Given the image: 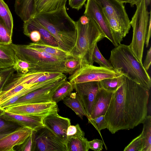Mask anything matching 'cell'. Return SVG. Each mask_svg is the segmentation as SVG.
<instances>
[{"label":"cell","mask_w":151,"mask_h":151,"mask_svg":"<svg viewBox=\"0 0 151 151\" xmlns=\"http://www.w3.org/2000/svg\"><path fill=\"white\" fill-rule=\"evenodd\" d=\"M149 91L126 78L113 92L105 116L107 129L114 134L142 124L147 116Z\"/></svg>","instance_id":"obj_1"},{"label":"cell","mask_w":151,"mask_h":151,"mask_svg":"<svg viewBox=\"0 0 151 151\" xmlns=\"http://www.w3.org/2000/svg\"><path fill=\"white\" fill-rule=\"evenodd\" d=\"M32 17L55 37L60 48L70 52L76 43L77 30L76 22L68 15L65 6L53 11L38 13Z\"/></svg>","instance_id":"obj_2"},{"label":"cell","mask_w":151,"mask_h":151,"mask_svg":"<svg viewBox=\"0 0 151 151\" xmlns=\"http://www.w3.org/2000/svg\"><path fill=\"white\" fill-rule=\"evenodd\" d=\"M109 61L114 70L149 91L150 77L129 46L120 44L111 51Z\"/></svg>","instance_id":"obj_3"},{"label":"cell","mask_w":151,"mask_h":151,"mask_svg":"<svg viewBox=\"0 0 151 151\" xmlns=\"http://www.w3.org/2000/svg\"><path fill=\"white\" fill-rule=\"evenodd\" d=\"M89 17V20L85 23H81L79 19L76 22L77 39L75 45L70 52L73 57L80 60L81 65H93L92 56L95 46L105 37L95 21Z\"/></svg>","instance_id":"obj_4"},{"label":"cell","mask_w":151,"mask_h":151,"mask_svg":"<svg viewBox=\"0 0 151 151\" xmlns=\"http://www.w3.org/2000/svg\"><path fill=\"white\" fill-rule=\"evenodd\" d=\"M10 45L19 58L30 63L33 72H59L68 74L64 65L65 59L50 54L28 45Z\"/></svg>","instance_id":"obj_5"},{"label":"cell","mask_w":151,"mask_h":151,"mask_svg":"<svg viewBox=\"0 0 151 151\" xmlns=\"http://www.w3.org/2000/svg\"><path fill=\"white\" fill-rule=\"evenodd\" d=\"M95 0L101 8L115 41L120 44L131 27L123 3L117 0Z\"/></svg>","instance_id":"obj_6"},{"label":"cell","mask_w":151,"mask_h":151,"mask_svg":"<svg viewBox=\"0 0 151 151\" xmlns=\"http://www.w3.org/2000/svg\"><path fill=\"white\" fill-rule=\"evenodd\" d=\"M136 10L130 21L133 28L132 40L129 47L141 63L150 16L145 0H140L136 5Z\"/></svg>","instance_id":"obj_7"},{"label":"cell","mask_w":151,"mask_h":151,"mask_svg":"<svg viewBox=\"0 0 151 151\" xmlns=\"http://www.w3.org/2000/svg\"><path fill=\"white\" fill-rule=\"evenodd\" d=\"M121 74L108 68L88 64L81 65L79 68L68 78L72 84L99 81L106 78L116 77Z\"/></svg>","instance_id":"obj_8"},{"label":"cell","mask_w":151,"mask_h":151,"mask_svg":"<svg viewBox=\"0 0 151 151\" xmlns=\"http://www.w3.org/2000/svg\"><path fill=\"white\" fill-rule=\"evenodd\" d=\"M67 80L65 75L56 81L32 91L23 96L9 106L32 103L52 102V97L58 88Z\"/></svg>","instance_id":"obj_9"},{"label":"cell","mask_w":151,"mask_h":151,"mask_svg":"<svg viewBox=\"0 0 151 151\" xmlns=\"http://www.w3.org/2000/svg\"><path fill=\"white\" fill-rule=\"evenodd\" d=\"M34 151H68L65 144L45 127L35 131Z\"/></svg>","instance_id":"obj_10"},{"label":"cell","mask_w":151,"mask_h":151,"mask_svg":"<svg viewBox=\"0 0 151 151\" xmlns=\"http://www.w3.org/2000/svg\"><path fill=\"white\" fill-rule=\"evenodd\" d=\"M84 14L92 18L96 22L100 30L115 46L119 45L114 38L112 32L102 12L101 8L95 0H87L84 4Z\"/></svg>","instance_id":"obj_11"},{"label":"cell","mask_w":151,"mask_h":151,"mask_svg":"<svg viewBox=\"0 0 151 151\" xmlns=\"http://www.w3.org/2000/svg\"><path fill=\"white\" fill-rule=\"evenodd\" d=\"M11 113L27 116H45L58 110L57 104L54 102L21 104L7 107L4 109Z\"/></svg>","instance_id":"obj_12"},{"label":"cell","mask_w":151,"mask_h":151,"mask_svg":"<svg viewBox=\"0 0 151 151\" xmlns=\"http://www.w3.org/2000/svg\"><path fill=\"white\" fill-rule=\"evenodd\" d=\"M58 110L54 111L45 116L43 120L44 127L51 132L62 141L66 143V132L71 125L70 119L62 117L58 112Z\"/></svg>","instance_id":"obj_13"},{"label":"cell","mask_w":151,"mask_h":151,"mask_svg":"<svg viewBox=\"0 0 151 151\" xmlns=\"http://www.w3.org/2000/svg\"><path fill=\"white\" fill-rule=\"evenodd\" d=\"M73 84L74 89L83 104L87 118H89L96 94L100 88L99 81H89Z\"/></svg>","instance_id":"obj_14"},{"label":"cell","mask_w":151,"mask_h":151,"mask_svg":"<svg viewBox=\"0 0 151 151\" xmlns=\"http://www.w3.org/2000/svg\"><path fill=\"white\" fill-rule=\"evenodd\" d=\"M45 116L23 115L0 109V118L20 127L29 128L34 131H37L44 127L43 120Z\"/></svg>","instance_id":"obj_15"},{"label":"cell","mask_w":151,"mask_h":151,"mask_svg":"<svg viewBox=\"0 0 151 151\" xmlns=\"http://www.w3.org/2000/svg\"><path fill=\"white\" fill-rule=\"evenodd\" d=\"M33 130L27 127H20L0 139V151H14V147L25 142Z\"/></svg>","instance_id":"obj_16"},{"label":"cell","mask_w":151,"mask_h":151,"mask_svg":"<svg viewBox=\"0 0 151 151\" xmlns=\"http://www.w3.org/2000/svg\"><path fill=\"white\" fill-rule=\"evenodd\" d=\"M113 92L99 88L96 94L89 118L105 115Z\"/></svg>","instance_id":"obj_17"},{"label":"cell","mask_w":151,"mask_h":151,"mask_svg":"<svg viewBox=\"0 0 151 151\" xmlns=\"http://www.w3.org/2000/svg\"><path fill=\"white\" fill-rule=\"evenodd\" d=\"M23 30V33L25 35L32 30H37L39 32L42 37L41 40L39 43H44L55 47H59L55 37L32 17L24 22Z\"/></svg>","instance_id":"obj_18"},{"label":"cell","mask_w":151,"mask_h":151,"mask_svg":"<svg viewBox=\"0 0 151 151\" xmlns=\"http://www.w3.org/2000/svg\"><path fill=\"white\" fill-rule=\"evenodd\" d=\"M63 103L72 109L81 119L87 116L83 104L76 92H71L63 100Z\"/></svg>","instance_id":"obj_19"},{"label":"cell","mask_w":151,"mask_h":151,"mask_svg":"<svg viewBox=\"0 0 151 151\" xmlns=\"http://www.w3.org/2000/svg\"><path fill=\"white\" fill-rule=\"evenodd\" d=\"M67 0H35V14L51 12L60 8L65 5Z\"/></svg>","instance_id":"obj_20"},{"label":"cell","mask_w":151,"mask_h":151,"mask_svg":"<svg viewBox=\"0 0 151 151\" xmlns=\"http://www.w3.org/2000/svg\"><path fill=\"white\" fill-rule=\"evenodd\" d=\"M15 55L10 45L0 44V69L12 67Z\"/></svg>","instance_id":"obj_21"},{"label":"cell","mask_w":151,"mask_h":151,"mask_svg":"<svg viewBox=\"0 0 151 151\" xmlns=\"http://www.w3.org/2000/svg\"><path fill=\"white\" fill-rule=\"evenodd\" d=\"M29 44L31 46L62 59H65L68 57L73 56L70 52L65 51L59 47H55L39 42H32Z\"/></svg>","instance_id":"obj_22"},{"label":"cell","mask_w":151,"mask_h":151,"mask_svg":"<svg viewBox=\"0 0 151 151\" xmlns=\"http://www.w3.org/2000/svg\"><path fill=\"white\" fill-rule=\"evenodd\" d=\"M68 151H88V141L84 137H68L65 143Z\"/></svg>","instance_id":"obj_23"},{"label":"cell","mask_w":151,"mask_h":151,"mask_svg":"<svg viewBox=\"0 0 151 151\" xmlns=\"http://www.w3.org/2000/svg\"><path fill=\"white\" fill-rule=\"evenodd\" d=\"M126 77L123 75L116 77L109 78L99 81L100 88L114 92L126 80Z\"/></svg>","instance_id":"obj_24"},{"label":"cell","mask_w":151,"mask_h":151,"mask_svg":"<svg viewBox=\"0 0 151 151\" xmlns=\"http://www.w3.org/2000/svg\"><path fill=\"white\" fill-rule=\"evenodd\" d=\"M73 84L67 80L63 83L56 89L53 94L51 101L56 104L62 100L73 90Z\"/></svg>","instance_id":"obj_25"},{"label":"cell","mask_w":151,"mask_h":151,"mask_svg":"<svg viewBox=\"0 0 151 151\" xmlns=\"http://www.w3.org/2000/svg\"><path fill=\"white\" fill-rule=\"evenodd\" d=\"M142 124L143 146L142 151H151V116H147Z\"/></svg>","instance_id":"obj_26"},{"label":"cell","mask_w":151,"mask_h":151,"mask_svg":"<svg viewBox=\"0 0 151 151\" xmlns=\"http://www.w3.org/2000/svg\"><path fill=\"white\" fill-rule=\"evenodd\" d=\"M0 17L7 28L12 33L13 27L12 17L7 5L3 0H0Z\"/></svg>","instance_id":"obj_27"},{"label":"cell","mask_w":151,"mask_h":151,"mask_svg":"<svg viewBox=\"0 0 151 151\" xmlns=\"http://www.w3.org/2000/svg\"><path fill=\"white\" fill-rule=\"evenodd\" d=\"M13 67L15 71L18 73L26 74L33 72L32 64L27 62L20 59L16 55L15 56L14 63Z\"/></svg>","instance_id":"obj_28"},{"label":"cell","mask_w":151,"mask_h":151,"mask_svg":"<svg viewBox=\"0 0 151 151\" xmlns=\"http://www.w3.org/2000/svg\"><path fill=\"white\" fill-rule=\"evenodd\" d=\"M92 60L93 63L95 62L98 63L100 66L114 70L110 61L106 59L100 52L97 47V44L96 45L93 50Z\"/></svg>","instance_id":"obj_29"},{"label":"cell","mask_w":151,"mask_h":151,"mask_svg":"<svg viewBox=\"0 0 151 151\" xmlns=\"http://www.w3.org/2000/svg\"><path fill=\"white\" fill-rule=\"evenodd\" d=\"M12 33L7 28L0 17V44L10 45L12 43Z\"/></svg>","instance_id":"obj_30"},{"label":"cell","mask_w":151,"mask_h":151,"mask_svg":"<svg viewBox=\"0 0 151 151\" xmlns=\"http://www.w3.org/2000/svg\"><path fill=\"white\" fill-rule=\"evenodd\" d=\"M80 60L73 56L68 57L65 59L64 65L68 74H72L80 67Z\"/></svg>","instance_id":"obj_31"},{"label":"cell","mask_w":151,"mask_h":151,"mask_svg":"<svg viewBox=\"0 0 151 151\" xmlns=\"http://www.w3.org/2000/svg\"><path fill=\"white\" fill-rule=\"evenodd\" d=\"M15 71L13 66L0 69V91L12 77Z\"/></svg>","instance_id":"obj_32"},{"label":"cell","mask_w":151,"mask_h":151,"mask_svg":"<svg viewBox=\"0 0 151 151\" xmlns=\"http://www.w3.org/2000/svg\"><path fill=\"white\" fill-rule=\"evenodd\" d=\"M88 119V123L94 127L100 134L101 130L107 128V123L105 115Z\"/></svg>","instance_id":"obj_33"},{"label":"cell","mask_w":151,"mask_h":151,"mask_svg":"<svg viewBox=\"0 0 151 151\" xmlns=\"http://www.w3.org/2000/svg\"><path fill=\"white\" fill-rule=\"evenodd\" d=\"M143 138L142 132L134 139L124 149V151H142Z\"/></svg>","instance_id":"obj_34"},{"label":"cell","mask_w":151,"mask_h":151,"mask_svg":"<svg viewBox=\"0 0 151 151\" xmlns=\"http://www.w3.org/2000/svg\"><path fill=\"white\" fill-rule=\"evenodd\" d=\"M20 127L17 124L0 118V134L11 133Z\"/></svg>","instance_id":"obj_35"},{"label":"cell","mask_w":151,"mask_h":151,"mask_svg":"<svg viewBox=\"0 0 151 151\" xmlns=\"http://www.w3.org/2000/svg\"><path fill=\"white\" fill-rule=\"evenodd\" d=\"M66 135L67 138L84 137L85 133L78 124L75 125H70L68 127L67 130Z\"/></svg>","instance_id":"obj_36"},{"label":"cell","mask_w":151,"mask_h":151,"mask_svg":"<svg viewBox=\"0 0 151 151\" xmlns=\"http://www.w3.org/2000/svg\"><path fill=\"white\" fill-rule=\"evenodd\" d=\"M33 130L31 134L23 144L21 150L24 151H34V139L35 131Z\"/></svg>","instance_id":"obj_37"},{"label":"cell","mask_w":151,"mask_h":151,"mask_svg":"<svg viewBox=\"0 0 151 151\" xmlns=\"http://www.w3.org/2000/svg\"><path fill=\"white\" fill-rule=\"evenodd\" d=\"M104 143L102 140L98 139H95L91 141H88L90 149L95 151H101L103 149Z\"/></svg>","instance_id":"obj_38"},{"label":"cell","mask_w":151,"mask_h":151,"mask_svg":"<svg viewBox=\"0 0 151 151\" xmlns=\"http://www.w3.org/2000/svg\"><path fill=\"white\" fill-rule=\"evenodd\" d=\"M26 35L29 37L33 42H39L41 40V35L39 32L37 30H32Z\"/></svg>","instance_id":"obj_39"},{"label":"cell","mask_w":151,"mask_h":151,"mask_svg":"<svg viewBox=\"0 0 151 151\" xmlns=\"http://www.w3.org/2000/svg\"><path fill=\"white\" fill-rule=\"evenodd\" d=\"M87 0H68V4L72 8L78 11L84 5Z\"/></svg>","instance_id":"obj_40"},{"label":"cell","mask_w":151,"mask_h":151,"mask_svg":"<svg viewBox=\"0 0 151 151\" xmlns=\"http://www.w3.org/2000/svg\"><path fill=\"white\" fill-rule=\"evenodd\" d=\"M151 47H150L149 49L147 50L146 56L143 65V66L145 70L147 71L149 69L150 66L151 65Z\"/></svg>","instance_id":"obj_41"},{"label":"cell","mask_w":151,"mask_h":151,"mask_svg":"<svg viewBox=\"0 0 151 151\" xmlns=\"http://www.w3.org/2000/svg\"><path fill=\"white\" fill-rule=\"evenodd\" d=\"M150 19L149 25L148 27V29L146 34V37L145 38V43L146 45V47H147L149 45V42L151 36V14L150 12Z\"/></svg>","instance_id":"obj_42"},{"label":"cell","mask_w":151,"mask_h":151,"mask_svg":"<svg viewBox=\"0 0 151 151\" xmlns=\"http://www.w3.org/2000/svg\"><path fill=\"white\" fill-rule=\"evenodd\" d=\"M123 3H129L131 6L133 7L140 0H117Z\"/></svg>","instance_id":"obj_43"},{"label":"cell","mask_w":151,"mask_h":151,"mask_svg":"<svg viewBox=\"0 0 151 151\" xmlns=\"http://www.w3.org/2000/svg\"><path fill=\"white\" fill-rule=\"evenodd\" d=\"M146 5L147 6L149 5L150 4V0H145Z\"/></svg>","instance_id":"obj_44"},{"label":"cell","mask_w":151,"mask_h":151,"mask_svg":"<svg viewBox=\"0 0 151 151\" xmlns=\"http://www.w3.org/2000/svg\"><path fill=\"white\" fill-rule=\"evenodd\" d=\"M10 133L6 134H0V139H2V138L8 135Z\"/></svg>","instance_id":"obj_45"}]
</instances>
